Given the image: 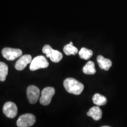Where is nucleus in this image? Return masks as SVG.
Masks as SVG:
<instances>
[{"instance_id":"f3484780","label":"nucleus","mask_w":127,"mask_h":127,"mask_svg":"<svg viewBox=\"0 0 127 127\" xmlns=\"http://www.w3.org/2000/svg\"><path fill=\"white\" fill-rule=\"evenodd\" d=\"M108 127V126H104V127Z\"/></svg>"},{"instance_id":"0eeeda50","label":"nucleus","mask_w":127,"mask_h":127,"mask_svg":"<svg viewBox=\"0 0 127 127\" xmlns=\"http://www.w3.org/2000/svg\"><path fill=\"white\" fill-rule=\"evenodd\" d=\"M3 112L6 117L9 118H15L18 112V108L15 103L12 102H7L3 107Z\"/></svg>"},{"instance_id":"dca6fc26","label":"nucleus","mask_w":127,"mask_h":127,"mask_svg":"<svg viewBox=\"0 0 127 127\" xmlns=\"http://www.w3.org/2000/svg\"><path fill=\"white\" fill-rule=\"evenodd\" d=\"M78 54L81 59L85 60H89L93 55V51L91 50H88L86 48H82L79 51Z\"/></svg>"},{"instance_id":"f8f14e48","label":"nucleus","mask_w":127,"mask_h":127,"mask_svg":"<svg viewBox=\"0 0 127 127\" xmlns=\"http://www.w3.org/2000/svg\"><path fill=\"white\" fill-rule=\"evenodd\" d=\"M82 71L84 74L87 75H94L96 73L95 64L93 61H88L83 67Z\"/></svg>"},{"instance_id":"20e7f679","label":"nucleus","mask_w":127,"mask_h":127,"mask_svg":"<svg viewBox=\"0 0 127 127\" xmlns=\"http://www.w3.org/2000/svg\"><path fill=\"white\" fill-rule=\"evenodd\" d=\"M36 121L35 117L32 114H25L21 115L17 121L18 127H30Z\"/></svg>"},{"instance_id":"39448f33","label":"nucleus","mask_w":127,"mask_h":127,"mask_svg":"<svg viewBox=\"0 0 127 127\" xmlns=\"http://www.w3.org/2000/svg\"><path fill=\"white\" fill-rule=\"evenodd\" d=\"M55 91L53 87H46L41 92V96L39 99V102L43 105H48L51 102L52 96L55 94Z\"/></svg>"},{"instance_id":"f257e3e1","label":"nucleus","mask_w":127,"mask_h":127,"mask_svg":"<svg viewBox=\"0 0 127 127\" xmlns=\"http://www.w3.org/2000/svg\"><path fill=\"white\" fill-rule=\"evenodd\" d=\"M64 87L68 93L77 95L81 94L84 88L83 84L72 78H68L65 79Z\"/></svg>"},{"instance_id":"ddd939ff","label":"nucleus","mask_w":127,"mask_h":127,"mask_svg":"<svg viewBox=\"0 0 127 127\" xmlns=\"http://www.w3.org/2000/svg\"><path fill=\"white\" fill-rule=\"evenodd\" d=\"M93 101L97 106L104 105L107 102V98L99 94H95L93 97Z\"/></svg>"},{"instance_id":"7ed1b4c3","label":"nucleus","mask_w":127,"mask_h":127,"mask_svg":"<svg viewBox=\"0 0 127 127\" xmlns=\"http://www.w3.org/2000/svg\"><path fill=\"white\" fill-rule=\"evenodd\" d=\"M49 65V63L45 58V57L42 55L37 56L32 60L30 64V69L32 71H36L41 68H46Z\"/></svg>"},{"instance_id":"f03ea898","label":"nucleus","mask_w":127,"mask_h":127,"mask_svg":"<svg viewBox=\"0 0 127 127\" xmlns=\"http://www.w3.org/2000/svg\"><path fill=\"white\" fill-rule=\"evenodd\" d=\"M42 52L54 63H59L63 58L61 52L52 48L50 45H45L42 48Z\"/></svg>"},{"instance_id":"2eb2a0df","label":"nucleus","mask_w":127,"mask_h":127,"mask_svg":"<svg viewBox=\"0 0 127 127\" xmlns=\"http://www.w3.org/2000/svg\"><path fill=\"white\" fill-rule=\"evenodd\" d=\"M8 66L3 62L0 63V81L1 82L5 81L8 75Z\"/></svg>"},{"instance_id":"6e6552de","label":"nucleus","mask_w":127,"mask_h":127,"mask_svg":"<svg viewBox=\"0 0 127 127\" xmlns=\"http://www.w3.org/2000/svg\"><path fill=\"white\" fill-rule=\"evenodd\" d=\"M39 88L35 85H30L27 90V94L30 103L32 104H35L39 99Z\"/></svg>"},{"instance_id":"423d86ee","label":"nucleus","mask_w":127,"mask_h":127,"mask_svg":"<svg viewBox=\"0 0 127 127\" xmlns=\"http://www.w3.org/2000/svg\"><path fill=\"white\" fill-rule=\"evenodd\" d=\"M23 54V51L20 49L11 48L6 47L2 50V56L8 61H14Z\"/></svg>"},{"instance_id":"1a4fd4ad","label":"nucleus","mask_w":127,"mask_h":127,"mask_svg":"<svg viewBox=\"0 0 127 127\" xmlns=\"http://www.w3.org/2000/svg\"><path fill=\"white\" fill-rule=\"evenodd\" d=\"M32 57L30 55H24L20 57L16 62L15 68L17 70L22 71L26 67L28 64H31L32 61Z\"/></svg>"},{"instance_id":"9b49d317","label":"nucleus","mask_w":127,"mask_h":127,"mask_svg":"<svg viewBox=\"0 0 127 127\" xmlns=\"http://www.w3.org/2000/svg\"><path fill=\"white\" fill-rule=\"evenodd\" d=\"M87 115L92 117L95 121H98L102 118V112L98 106H95L90 109Z\"/></svg>"},{"instance_id":"9d476101","label":"nucleus","mask_w":127,"mask_h":127,"mask_svg":"<svg viewBox=\"0 0 127 127\" xmlns=\"http://www.w3.org/2000/svg\"><path fill=\"white\" fill-rule=\"evenodd\" d=\"M96 60L99 68L105 71L109 70L112 66V61L110 60L104 58L102 55H98Z\"/></svg>"},{"instance_id":"4468645a","label":"nucleus","mask_w":127,"mask_h":127,"mask_svg":"<svg viewBox=\"0 0 127 127\" xmlns=\"http://www.w3.org/2000/svg\"><path fill=\"white\" fill-rule=\"evenodd\" d=\"M63 51L66 55H76L78 53V49L74 47L72 42H70L69 44L65 45L63 48Z\"/></svg>"}]
</instances>
